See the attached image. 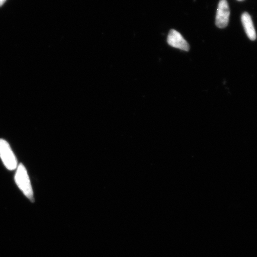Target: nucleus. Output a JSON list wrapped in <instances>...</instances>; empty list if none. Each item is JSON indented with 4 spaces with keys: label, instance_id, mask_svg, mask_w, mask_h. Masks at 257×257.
Listing matches in <instances>:
<instances>
[{
    "label": "nucleus",
    "instance_id": "3",
    "mask_svg": "<svg viewBox=\"0 0 257 257\" xmlns=\"http://www.w3.org/2000/svg\"><path fill=\"white\" fill-rule=\"evenodd\" d=\"M230 8L227 0H220L218 3L216 24L219 28H224L229 24Z\"/></svg>",
    "mask_w": 257,
    "mask_h": 257
},
{
    "label": "nucleus",
    "instance_id": "7",
    "mask_svg": "<svg viewBox=\"0 0 257 257\" xmlns=\"http://www.w3.org/2000/svg\"><path fill=\"white\" fill-rule=\"evenodd\" d=\"M238 1H243V0H238Z\"/></svg>",
    "mask_w": 257,
    "mask_h": 257
},
{
    "label": "nucleus",
    "instance_id": "4",
    "mask_svg": "<svg viewBox=\"0 0 257 257\" xmlns=\"http://www.w3.org/2000/svg\"><path fill=\"white\" fill-rule=\"evenodd\" d=\"M168 43L170 46L186 51H188L190 48L188 42L184 39L182 35L174 30H170L169 32Z\"/></svg>",
    "mask_w": 257,
    "mask_h": 257
},
{
    "label": "nucleus",
    "instance_id": "6",
    "mask_svg": "<svg viewBox=\"0 0 257 257\" xmlns=\"http://www.w3.org/2000/svg\"><path fill=\"white\" fill-rule=\"evenodd\" d=\"M6 0H0V7L4 4V3L5 2Z\"/></svg>",
    "mask_w": 257,
    "mask_h": 257
},
{
    "label": "nucleus",
    "instance_id": "2",
    "mask_svg": "<svg viewBox=\"0 0 257 257\" xmlns=\"http://www.w3.org/2000/svg\"><path fill=\"white\" fill-rule=\"evenodd\" d=\"M0 157L6 168L14 170L17 168L18 162L11 146L5 140L0 139Z\"/></svg>",
    "mask_w": 257,
    "mask_h": 257
},
{
    "label": "nucleus",
    "instance_id": "1",
    "mask_svg": "<svg viewBox=\"0 0 257 257\" xmlns=\"http://www.w3.org/2000/svg\"><path fill=\"white\" fill-rule=\"evenodd\" d=\"M15 182L24 194L32 202L34 201L33 191L30 178L25 166L20 164L18 167L15 175Z\"/></svg>",
    "mask_w": 257,
    "mask_h": 257
},
{
    "label": "nucleus",
    "instance_id": "5",
    "mask_svg": "<svg viewBox=\"0 0 257 257\" xmlns=\"http://www.w3.org/2000/svg\"><path fill=\"white\" fill-rule=\"evenodd\" d=\"M242 22L247 35L249 39L254 41L256 39V33L253 25L251 16L248 13L245 12L242 15Z\"/></svg>",
    "mask_w": 257,
    "mask_h": 257
}]
</instances>
